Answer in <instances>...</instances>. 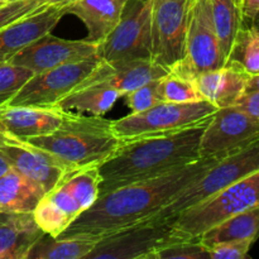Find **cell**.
Wrapping results in <instances>:
<instances>
[{"instance_id": "cell-1", "label": "cell", "mask_w": 259, "mask_h": 259, "mask_svg": "<svg viewBox=\"0 0 259 259\" xmlns=\"http://www.w3.org/2000/svg\"><path fill=\"white\" fill-rule=\"evenodd\" d=\"M224 156L201 157L184 167L100 195L57 238L83 237L100 240L106 235L146 222Z\"/></svg>"}, {"instance_id": "cell-2", "label": "cell", "mask_w": 259, "mask_h": 259, "mask_svg": "<svg viewBox=\"0 0 259 259\" xmlns=\"http://www.w3.org/2000/svg\"><path fill=\"white\" fill-rule=\"evenodd\" d=\"M210 118L196 125L121 142L99 166L100 195L159 176L200 159V141Z\"/></svg>"}, {"instance_id": "cell-3", "label": "cell", "mask_w": 259, "mask_h": 259, "mask_svg": "<svg viewBox=\"0 0 259 259\" xmlns=\"http://www.w3.org/2000/svg\"><path fill=\"white\" fill-rule=\"evenodd\" d=\"M27 142L50 153L67 169H77L100 166L123 141L114 133L109 119L66 111L52 133Z\"/></svg>"}, {"instance_id": "cell-4", "label": "cell", "mask_w": 259, "mask_h": 259, "mask_svg": "<svg viewBox=\"0 0 259 259\" xmlns=\"http://www.w3.org/2000/svg\"><path fill=\"white\" fill-rule=\"evenodd\" d=\"M99 166L66 172L51 191L46 192L33 211V218L46 235L57 238L78 215L88 210L100 194Z\"/></svg>"}, {"instance_id": "cell-5", "label": "cell", "mask_w": 259, "mask_h": 259, "mask_svg": "<svg viewBox=\"0 0 259 259\" xmlns=\"http://www.w3.org/2000/svg\"><path fill=\"white\" fill-rule=\"evenodd\" d=\"M259 171V136L234 149L210 167L197 181L180 192L151 219H172L234 182Z\"/></svg>"}, {"instance_id": "cell-6", "label": "cell", "mask_w": 259, "mask_h": 259, "mask_svg": "<svg viewBox=\"0 0 259 259\" xmlns=\"http://www.w3.org/2000/svg\"><path fill=\"white\" fill-rule=\"evenodd\" d=\"M255 205H259V171L234 182L169 220L180 237L199 238L223 220Z\"/></svg>"}, {"instance_id": "cell-7", "label": "cell", "mask_w": 259, "mask_h": 259, "mask_svg": "<svg viewBox=\"0 0 259 259\" xmlns=\"http://www.w3.org/2000/svg\"><path fill=\"white\" fill-rule=\"evenodd\" d=\"M218 110L207 100L195 103H167L161 101L141 113L111 120L113 131L121 141L142 136L162 134L196 125L206 120Z\"/></svg>"}, {"instance_id": "cell-8", "label": "cell", "mask_w": 259, "mask_h": 259, "mask_svg": "<svg viewBox=\"0 0 259 259\" xmlns=\"http://www.w3.org/2000/svg\"><path fill=\"white\" fill-rule=\"evenodd\" d=\"M153 0H128L114 29L98 45L96 55L105 62L151 58Z\"/></svg>"}, {"instance_id": "cell-9", "label": "cell", "mask_w": 259, "mask_h": 259, "mask_svg": "<svg viewBox=\"0 0 259 259\" xmlns=\"http://www.w3.org/2000/svg\"><path fill=\"white\" fill-rule=\"evenodd\" d=\"M180 237L169 219H148L106 235L85 259H152L154 253Z\"/></svg>"}, {"instance_id": "cell-10", "label": "cell", "mask_w": 259, "mask_h": 259, "mask_svg": "<svg viewBox=\"0 0 259 259\" xmlns=\"http://www.w3.org/2000/svg\"><path fill=\"white\" fill-rule=\"evenodd\" d=\"M100 61L101 58L95 55L43 72L33 73L7 105L57 108L58 104L88 77Z\"/></svg>"}, {"instance_id": "cell-11", "label": "cell", "mask_w": 259, "mask_h": 259, "mask_svg": "<svg viewBox=\"0 0 259 259\" xmlns=\"http://www.w3.org/2000/svg\"><path fill=\"white\" fill-rule=\"evenodd\" d=\"M187 3L159 0L152 7L151 58L168 71L186 58Z\"/></svg>"}, {"instance_id": "cell-12", "label": "cell", "mask_w": 259, "mask_h": 259, "mask_svg": "<svg viewBox=\"0 0 259 259\" xmlns=\"http://www.w3.org/2000/svg\"><path fill=\"white\" fill-rule=\"evenodd\" d=\"M227 63L207 0H189L187 3L186 58L174 70L195 77L199 73L215 70Z\"/></svg>"}, {"instance_id": "cell-13", "label": "cell", "mask_w": 259, "mask_h": 259, "mask_svg": "<svg viewBox=\"0 0 259 259\" xmlns=\"http://www.w3.org/2000/svg\"><path fill=\"white\" fill-rule=\"evenodd\" d=\"M259 136V123L237 106L218 108L205 125L200 157L227 154Z\"/></svg>"}, {"instance_id": "cell-14", "label": "cell", "mask_w": 259, "mask_h": 259, "mask_svg": "<svg viewBox=\"0 0 259 259\" xmlns=\"http://www.w3.org/2000/svg\"><path fill=\"white\" fill-rule=\"evenodd\" d=\"M96 51L98 45L86 39H63L48 33L20 51L9 62L39 73L95 56Z\"/></svg>"}, {"instance_id": "cell-15", "label": "cell", "mask_w": 259, "mask_h": 259, "mask_svg": "<svg viewBox=\"0 0 259 259\" xmlns=\"http://www.w3.org/2000/svg\"><path fill=\"white\" fill-rule=\"evenodd\" d=\"M2 133L0 151L7 157L12 168L39 185L45 192L51 191L62 180L66 172L70 171L43 149L4 132Z\"/></svg>"}, {"instance_id": "cell-16", "label": "cell", "mask_w": 259, "mask_h": 259, "mask_svg": "<svg viewBox=\"0 0 259 259\" xmlns=\"http://www.w3.org/2000/svg\"><path fill=\"white\" fill-rule=\"evenodd\" d=\"M167 72L168 70L152 60H132L119 62L100 61L77 88L104 86L115 89L124 96L144 83L163 77Z\"/></svg>"}, {"instance_id": "cell-17", "label": "cell", "mask_w": 259, "mask_h": 259, "mask_svg": "<svg viewBox=\"0 0 259 259\" xmlns=\"http://www.w3.org/2000/svg\"><path fill=\"white\" fill-rule=\"evenodd\" d=\"M65 15L62 7L46 4L32 14L23 17L0 29V63L9 62L15 55L48 34Z\"/></svg>"}, {"instance_id": "cell-18", "label": "cell", "mask_w": 259, "mask_h": 259, "mask_svg": "<svg viewBox=\"0 0 259 259\" xmlns=\"http://www.w3.org/2000/svg\"><path fill=\"white\" fill-rule=\"evenodd\" d=\"M66 111L60 108L4 105L0 108V131L22 141L50 134L58 128Z\"/></svg>"}, {"instance_id": "cell-19", "label": "cell", "mask_w": 259, "mask_h": 259, "mask_svg": "<svg viewBox=\"0 0 259 259\" xmlns=\"http://www.w3.org/2000/svg\"><path fill=\"white\" fill-rule=\"evenodd\" d=\"M250 76L238 63L228 61L222 67L196 75L195 82L204 100L217 108H228L244 95Z\"/></svg>"}, {"instance_id": "cell-20", "label": "cell", "mask_w": 259, "mask_h": 259, "mask_svg": "<svg viewBox=\"0 0 259 259\" xmlns=\"http://www.w3.org/2000/svg\"><path fill=\"white\" fill-rule=\"evenodd\" d=\"M128 0H73L63 5L66 14L81 20L88 30L85 39L99 45L114 29Z\"/></svg>"}, {"instance_id": "cell-21", "label": "cell", "mask_w": 259, "mask_h": 259, "mask_svg": "<svg viewBox=\"0 0 259 259\" xmlns=\"http://www.w3.org/2000/svg\"><path fill=\"white\" fill-rule=\"evenodd\" d=\"M45 235L33 214H7L0 220V259H27Z\"/></svg>"}, {"instance_id": "cell-22", "label": "cell", "mask_w": 259, "mask_h": 259, "mask_svg": "<svg viewBox=\"0 0 259 259\" xmlns=\"http://www.w3.org/2000/svg\"><path fill=\"white\" fill-rule=\"evenodd\" d=\"M45 194L39 185L12 168L0 177V211L33 214Z\"/></svg>"}, {"instance_id": "cell-23", "label": "cell", "mask_w": 259, "mask_h": 259, "mask_svg": "<svg viewBox=\"0 0 259 259\" xmlns=\"http://www.w3.org/2000/svg\"><path fill=\"white\" fill-rule=\"evenodd\" d=\"M259 238V205L233 215L215 227L210 228L199 237L206 249L225 242L252 240Z\"/></svg>"}, {"instance_id": "cell-24", "label": "cell", "mask_w": 259, "mask_h": 259, "mask_svg": "<svg viewBox=\"0 0 259 259\" xmlns=\"http://www.w3.org/2000/svg\"><path fill=\"white\" fill-rule=\"evenodd\" d=\"M120 98H123V95L115 89L83 86L75 89L57 106L63 111L103 116L113 109Z\"/></svg>"}, {"instance_id": "cell-25", "label": "cell", "mask_w": 259, "mask_h": 259, "mask_svg": "<svg viewBox=\"0 0 259 259\" xmlns=\"http://www.w3.org/2000/svg\"><path fill=\"white\" fill-rule=\"evenodd\" d=\"M212 22L225 60H229L235 38L244 23L240 0H207Z\"/></svg>"}, {"instance_id": "cell-26", "label": "cell", "mask_w": 259, "mask_h": 259, "mask_svg": "<svg viewBox=\"0 0 259 259\" xmlns=\"http://www.w3.org/2000/svg\"><path fill=\"white\" fill-rule=\"evenodd\" d=\"M42 237L28 253L27 259H85L95 248L98 239Z\"/></svg>"}, {"instance_id": "cell-27", "label": "cell", "mask_w": 259, "mask_h": 259, "mask_svg": "<svg viewBox=\"0 0 259 259\" xmlns=\"http://www.w3.org/2000/svg\"><path fill=\"white\" fill-rule=\"evenodd\" d=\"M161 101L167 103H195L204 100L197 90L195 77L180 70H171L157 82Z\"/></svg>"}, {"instance_id": "cell-28", "label": "cell", "mask_w": 259, "mask_h": 259, "mask_svg": "<svg viewBox=\"0 0 259 259\" xmlns=\"http://www.w3.org/2000/svg\"><path fill=\"white\" fill-rule=\"evenodd\" d=\"M228 61L238 63L249 75L259 73V32L252 23H243Z\"/></svg>"}, {"instance_id": "cell-29", "label": "cell", "mask_w": 259, "mask_h": 259, "mask_svg": "<svg viewBox=\"0 0 259 259\" xmlns=\"http://www.w3.org/2000/svg\"><path fill=\"white\" fill-rule=\"evenodd\" d=\"M33 76V72L10 62L0 63V108L12 100L22 86Z\"/></svg>"}, {"instance_id": "cell-30", "label": "cell", "mask_w": 259, "mask_h": 259, "mask_svg": "<svg viewBox=\"0 0 259 259\" xmlns=\"http://www.w3.org/2000/svg\"><path fill=\"white\" fill-rule=\"evenodd\" d=\"M209 257V250L200 242L199 238L179 239L161 248L152 259H205Z\"/></svg>"}, {"instance_id": "cell-31", "label": "cell", "mask_w": 259, "mask_h": 259, "mask_svg": "<svg viewBox=\"0 0 259 259\" xmlns=\"http://www.w3.org/2000/svg\"><path fill=\"white\" fill-rule=\"evenodd\" d=\"M158 80L144 83V85L134 89L133 91L123 96L126 101V105L131 108L132 113H141V111L147 110V109L152 108L156 104L161 103L158 89H157Z\"/></svg>"}, {"instance_id": "cell-32", "label": "cell", "mask_w": 259, "mask_h": 259, "mask_svg": "<svg viewBox=\"0 0 259 259\" xmlns=\"http://www.w3.org/2000/svg\"><path fill=\"white\" fill-rule=\"evenodd\" d=\"M47 4L43 0H12L0 5V29L23 17L32 14Z\"/></svg>"}, {"instance_id": "cell-33", "label": "cell", "mask_w": 259, "mask_h": 259, "mask_svg": "<svg viewBox=\"0 0 259 259\" xmlns=\"http://www.w3.org/2000/svg\"><path fill=\"white\" fill-rule=\"evenodd\" d=\"M253 244L254 242L252 240H234L220 243L207 250L211 259H244L248 257Z\"/></svg>"}, {"instance_id": "cell-34", "label": "cell", "mask_w": 259, "mask_h": 259, "mask_svg": "<svg viewBox=\"0 0 259 259\" xmlns=\"http://www.w3.org/2000/svg\"><path fill=\"white\" fill-rule=\"evenodd\" d=\"M234 106L249 114L259 123V90L244 93V95L235 103Z\"/></svg>"}, {"instance_id": "cell-35", "label": "cell", "mask_w": 259, "mask_h": 259, "mask_svg": "<svg viewBox=\"0 0 259 259\" xmlns=\"http://www.w3.org/2000/svg\"><path fill=\"white\" fill-rule=\"evenodd\" d=\"M240 9L244 22H252L259 12V0H240Z\"/></svg>"}, {"instance_id": "cell-36", "label": "cell", "mask_w": 259, "mask_h": 259, "mask_svg": "<svg viewBox=\"0 0 259 259\" xmlns=\"http://www.w3.org/2000/svg\"><path fill=\"white\" fill-rule=\"evenodd\" d=\"M10 169H12V166H10L9 161L4 156V153L0 151V177L7 174V172H9Z\"/></svg>"}, {"instance_id": "cell-37", "label": "cell", "mask_w": 259, "mask_h": 259, "mask_svg": "<svg viewBox=\"0 0 259 259\" xmlns=\"http://www.w3.org/2000/svg\"><path fill=\"white\" fill-rule=\"evenodd\" d=\"M254 90H259V73L257 75H252L248 80V85H247V91H254ZM245 91V93H247Z\"/></svg>"}, {"instance_id": "cell-38", "label": "cell", "mask_w": 259, "mask_h": 259, "mask_svg": "<svg viewBox=\"0 0 259 259\" xmlns=\"http://www.w3.org/2000/svg\"><path fill=\"white\" fill-rule=\"evenodd\" d=\"M73 2V0H48L47 4L50 5H58V7H63V5L68 4V3Z\"/></svg>"}, {"instance_id": "cell-39", "label": "cell", "mask_w": 259, "mask_h": 259, "mask_svg": "<svg viewBox=\"0 0 259 259\" xmlns=\"http://www.w3.org/2000/svg\"><path fill=\"white\" fill-rule=\"evenodd\" d=\"M250 23H252V24L254 25L255 29H257L258 32H259V12L257 13V15H255V17L253 18V20H252V22H250Z\"/></svg>"}, {"instance_id": "cell-40", "label": "cell", "mask_w": 259, "mask_h": 259, "mask_svg": "<svg viewBox=\"0 0 259 259\" xmlns=\"http://www.w3.org/2000/svg\"><path fill=\"white\" fill-rule=\"evenodd\" d=\"M7 214H10V212H4V211H0V220H2L3 218H4L5 215H7Z\"/></svg>"}, {"instance_id": "cell-41", "label": "cell", "mask_w": 259, "mask_h": 259, "mask_svg": "<svg viewBox=\"0 0 259 259\" xmlns=\"http://www.w3.org/2000/svg\"><path fill=\"white\" fill-rule=\"evenodd\" d=\"M9 2H12V0H0V5L7 4V3H9Z\"/></svg>"}, {"instance_id": "cell-42", "label": "cell", "mask_w": 259, "mask_h": 259, "mask_svg": "<svg viewBox=\"0 0 259 259\" xmlns=\"http://www.w3.org/2000/svg\"><path fill=\"white\" fill-rule=\"evenodd\" d=\"M2 143H3V133L0 132V144H2Z\"/></svg>"}, {"instance_id": "cell-43", "label": "cell", "mask_w": 259, "mask_h": 259, "mask_svg": "<svg viewBox=\"0 0 259 259\" xmlns=\"http://www.w3.org/2000/svg\"><path fill=\"white\" fill-rule=\"evenodd\" d=\"M43 2H46V3H47V2H48V0H43Z\"/></svg>"}, {"instance_id": "cell-44", "label": "cell", "mask_w": 259, "mask_h": 259, "mask_svg": "<svg viewBox=\"0 0 259 259\" xmlns=\"http://www.w3.org/2000/svg\"><path fill=\"white\" fill-rule=\"evenodd\" d=\"M153 2H159V0H153Z\"/></svg>"}]
</instances>
